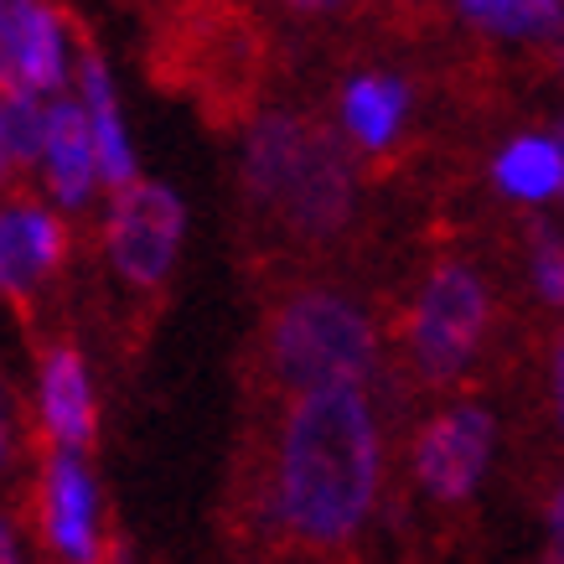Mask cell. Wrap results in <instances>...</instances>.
<instances>
[{"label": "cell", "instance_id": "7c38bea8", "mask_svg": "<svg viewBox=\"0 0 564 564\" xmlns=\"http://www.w3.org/2000/svg\"><path fill=\"white\" fill-rule=\"evenodd\" d=\"M404 115H410V88L389 73H362L343 88V124L368 151H389Z\"/></svg>", "mask_w": 564, "mask_h": 564}, {"label": "cell", "instance_id": "9c48e42d", "mask_svg": "<svg viewBox=\"0 0 564 564\" xmlns=\"http://www.w3.org/2000/svg\"><path fill=\"white\" fill-rule=\"evenodd\" d=\"M42 172H47V187L52 197L63 207H78L88 203V192L99 182V161H94V135H88V120L84 109L73 99H57L47 104L42 115Z\"/></svg>", "mask_w": 564, "mask_h": 564}, {"label": "cell", "instance_id": "8992f818", "mask_svg": "<svg viewBox=\"0 0 564 564\" xmlns=\"http://www.w3.org/2000/svg\"><path fill=\"white\" fill-rule=\"evenodd\" d=\"M497 425L481 404H456L435 414L414 441V477L435 502H466L492 466Z\"/></svg>", "mask_w": 564, "mask_h": 564}, {"label": "cell", "instance_id": "44dd1931", "mask_svg": "<svg viewBox=\"0 0 564 564\" xmlns=\"http://www.w3.org/2000/svg\"><path fill=\"white\" fill-rule=\"evenodd\" d=\"M0 462H6V425H0Z\"/></svg>", "mask_w": 564, "mask_h": 564}, {"label": "cell", "instance_id": "5bb4252c", "mask_svg": "<svg viewBox=\"0 0 564 564\" xmlns=\"http://www.w3.org/2000/svg\"><path fill=\"white\" fill-rule=\"evenodd\" d=\"M462 17L497 36H560V0H462Z\"/></svg>", "mask_w": 564, "mask_h": 564}, {"label": "cell", "instance_id": "ffe728a7", "mask_svg": "<svg viewBox=\"0 0 564 564\" xmlns=\"http://www.w3.org/2000/svg\"><path fill=\"white\" fill-rule=\"evenodd\" d=\"M291 11H306V17H326V11H343L347 0H285Z\"/></svg>", "mask_w": 564, "mask_h": 564}, {"label": "cell", "instance_id": "ba28073f", "mask_svg": "<svg viewBox=\"0 0 564 564\" xmlns=\"http://www.w3.org/2000/svg\"><path fill=\"white\" fill-rule=\"evenodd\" d=\"M68 78V32L63 17L42 0L0 6V88L52 94Z\"/></svg>", "mask_w": 564, "mask_h": 564}, {"label": "cell", "instance_id": "9a60e30c", "mask_svg": "<svg viewBox=\"0 0 564 564\" xmlns=\"http://www.w3.org/2000/svg\"><path fill=\"white\" fill-rule=\"evenodd\" d=\"M42 115L47 104H36L26 88H0V155L11 161H36L42 151Z\"/></svg>", "mask_w": 564, "mask_h": 564}, {"label": "cell", "instance_id": "277c9868", "mask_svg": "<svg viewBox=\"0 0 564 564\" xmlns=\"http://www.w3.org/2000/svg\"><path fill=\"white\" fill-rule=\"evenodd\" d=\"M487 316H492V301H487L481 274L471 264H441L425 280V291H420L410 316V347L420 373L430 383L462 378L481 343V332H487Z\"/></svg>", "mask_w": 564, "mask_h": 564}, {"label": "cell", "instance_id": "3957f363", "mask_svg": "<svg viewBox=\"0 0 564 564\" xmlns=\"http://www.w3.org/2000/svg\"><path fill=\"white\" fill-rule=\"evenodd\" d=\"M373 326L352 301L332 291H306L285 301L270 326V368L274 378L301 393L362 389L373 373Z\"/></svg>", "mask_w": 564, "mask_h": 564}, {"label": "cell", "instance_id": "e0dca14e", "mask_svg": "<svg viewBox=\"0 0 564 564\" xmlns=\"http://www.w3.org/2000/svg\"><path fill=\"white\" fill-rule=\"evenodd\" d=\"M36 280V264L26 254L17 213H0V291H26Z\"/></svg>", "mask_w": 564, "mask_h": 564}, {"label": "cell", "instance_id": "d6986e66", "mask_svg": "<svg viewBox=\"0 0 564 564\" xmlns=\"http://www.w3.org/2000/svg\"><path fill=\"white\" fill-rule=\"evenodd\" d=\"M0 564H26L21 560V539H17V529L0 518Z\"/></svg>", "mask_w": 564, "mask_h": 564}, {"label": "cell", "instance_id": "ac0fdd59", "mask_svg": "<svg viewBox=\"0 0 564 564\" xmlns=\"http://www.w3.org/2000/svg\"><path fill=\"white\" fill-rule=\"evenodd\" d=\"M533 280H539V295H544L549 306H560L564 295V259H560V239H539L533 243Z\"/></svg>", "mask_w": 564, "mask_h": 564}, {"label": "cell", "instance_id": "d4e9b609", "mask_svg": "<svg viewBox=\"0 0 564 564\" xmlns=\"http://www.w3.org/2000/svg\"><path fill=\"white\" fill-rule=\"evenodd\" d=\"M0 6H6V0H0Z\"/></svg>", "mask_w": 564, "mask_h": 564}, {"label": "cell", "instance_id": "5b68a950", "mask_svg": "<svg viewBox=\"0 0 564 564\" xmlns=\"http://www.w3.org/2000/svg\"><path fill=\"white\" fill-rule=\"evenodd\" d=\"M182 228H187V213L172 187L130 182L109 207V259L120 264L124 280L155 285V280H166L176 249H182Z\"/></svg>", "mask_w": 564, "mask_h": 564}, {"label": "cell", "instance_id": "8fae6325", "mask_svg": "<svg viewBox=\"0 0 564 564\" xmlns=\"http://www.w3.org/2000/svg\"><path fill=\"white\" fill-rule=\"evenodd\" d=\"M78 84H84V120L88 135H94V161H99V176L109 187H130L135 182V151H130V135H124L120 120V99H115V84H109V68L94 47L78 52Z\"/></svg>", "mask_w": 564, "mask_h": 564}, {"label": "cell", "instance_id": "2e32d148", "mask_svg": "<svg viewBox=\"0 0 564 564\" xmlns=\"http://www.w3.org/2000/svg\"><path fill=\"white\" fill-rule=\"evenodd\" d=\"M17 223H21V239H26V254H32L36 274H47L63 264V249H68V234L63 223L42 213V207H17Z\"/></svg>", "mask_w": 564, "mask_h": 564}, {"label": "cell", "instance_id": "30bf717a", "mask_svg": "<svg viewBox=\"0 0 564 564\" xmlns=\"http://www.w3.org/2000/svg\"><path fill=\"white\" fill-rule=\"evenodd\" d=\"M42 425H47L57 451L84 456L94 441V389H88V368L73 347H52L42 358Z\"/></svg>", "mask_w": 564, "mask_h": 564}, {"label": "cell", "instance_id": "4fadbf2b", "mask_svg": "<svg viewBox=\"0 0 564 564\" xmlns=\"http://www.w3.org/2000/svg\"><path fill=\"white\" fill-rule=\"evenodd\" d=\"M497 187L508 197H523V203H544L564 187V151L560 135H523L513 140L508 151L497 155Z\"/></svg>", "mask_w": 564, "mask_h": 564}, {"label": "cell", "instance_id": "52a82bcc", "mask_svg": "<svg viewBox=\"0 0 564 564\" xmlns=\"http://www.w3.org/2000/svg\"><path fill=\"white\" fill-rule=\"evenodd\" d=\"M42 539L63 564H104L99 487L73 451H52L42 471Z\"/></svg>", "mask_w": 564, "mask_h": 564}, {"label": "cell", "instance_id": "6da1fadb", "mask_svg": "<svg viewBox=\"0 0 564 564\" xmlns=\"http://www.w3.org/2000/svg\"><path fill=\"white\" fill-rule=\"evenodd\" d=\"M383 477L378 420L362 389L301 393L274 451V523L311 549H337L368 523Z\"/></svg>", "mask_w": 564, "mask_h": 564}, {"label": "cell", "instance_id": "7a4b0ae2", "mask_svg": "<svg viewBox=\"0 0 564 564\" xmlns=\"http://www.w3.org/2000/svg\"><path fill=\"white\" fill-rule=\"evenodd\" d=\"M243 182L280 223H291L295 234L326 239L337 234L352 203V176L337 151V140L291 115H264L249 135L243 155Z\"/></svg>", "mask_w": 564, "mask_h": 564}, {"label": "cell", "instance_id": "7402d4cb", "mask_svg": "<svg viewBox=\"0 0 564 564\" xmlns=\"http://www.w3.org/2000/svg\"><path fill=\"white\" fill-rule=\"evenodd\" d=\"M549 564H560V549H554V554H549Z\"/></svg>", "mask_w": 564, "mask_h": 564}, {"label": "cell", "instance_id": "603a6c76", "mask_svg": "<svg viewBox=\"0 0 564 564\" xmlns=\"http://www.w3.org/2000/svg\"><path fill=\"white\" fill-rule=\"evenodd\" d=\"M109 564H124V554H115V560H109Z\"/></svg>", "mask_w": 564, "mask_h": 564}, {"label": "cell", "instance_id": "cb8c5ba5", "mask_svg": "<svg viewBox=\"0 0 564 564\" xmlns=\"http://www.w3.org/2000/svg\"><path fill=\"white\" fill-rule=\"evenodd\" d=\"M0 172H6V155H0Z\"/></svg>", "mask_w": 564, "mask_h": 564}]
</instances>
